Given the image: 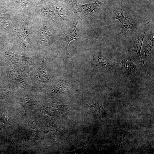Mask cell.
Here are the masks:
<instances>
[{
    "instance_id": "7a4b0ae2",
    "label": "cell",
    "mask_w": 154,
    "mask_h": 154,
    "mask_svg": "<svg viewBox=\"0 0 154 154\" xmlns=\"http://www.w3.org/2000/svg\"><path fill=\"white\" fill-rule=\"evenodd\" d=\"M74 107L70 105H62L48 104L43 105L42 110L45 113L53 116L57 118L64 113L74 110Z\"/></svg>"
},
{
    "instance_id": "6da1fadb",
    "label": "cell",
    "mask_w": 154,
    "mask_h": 154,
    "mask_svg": "<svg viewBox=\"0 0 154 154\" xmlns=\"http://www.w3.org/2000/svg\"><path fill=\"white\" fill-rule=\"evenodd\" d=\"M79 21H72L68 27L63 31L62 36L63 42L67 54L68 55V46L69 43L74 40L78 39L80 37L76 31V27Z\"/></svg>"
},
{
    "instance_id": "8992f818",
    "label": "cell",
    "mask_w": 154,
    "mask_h": 154,
    "mask_svg": "<svg viewBox=\"0 0 154 154\" xmlns=\"http://www.w3.org/2000/svg\"><path fill=\"white\" fill-rule=\"evenodd\" d=\"M46 121L44 126L46 133H49L51 137L55 140L56 133L60 128L58 125L54 124L49 119L46 117Z\"/></svg>"
},
{
    "instance_id": "52a82bcc",
    "label": "cell",
    "mask_w": 154,
    "mask_h": 154,
    "mask_svg": "<svg viewBox=\"0 0 154 154\" xmlns=\"http://www.w3.org/2000/svg\"><path fill=\"white\" fill-rule=\"evenodd\" d=\"M122 64L123 71L127 74H133L136 71L137 66L134 60H127L123 62Z\"/></svg>"
},
{
    "instance_id": "30bf717a",
    "label": "cell",
    "mask_w": 154,
    "mask_h": 154,
    "mask_svg": "<svg viewBox=\"0 0 154 154\" xmlns=\"http://www.w3.org/2000/svg\"><path fill=\"white\" fill-rule=\"evenodd\" d=\"M153 44V37H152L150 39V40L148 41V42L146 44L144 48V52L145 58L146 57L147 55H148L150 53L151 49Z\"/></svg>"
},
{
    "instance_id": "277c9868",
    "label": "cell",
    "mask_w": 154,
    "mask_h": 154,
    "mask_svg": "<svg viewBox=\"0 0 154 154\" xmlns=\"http://www.w3.org/2000/svg\"><path fill=\"white\" fill-rule=\"evenodd\" d=\"M96 66H100L105 68L110 69L113 67H117L119 64L113 62L105 56H99L95 60Z\"/></svg>"
},
{
    "instance_id": "ba28073f",
    "label": "cell",
    "mask_w": 154,
    "mask_h": 154,
    "mask_svg": "<svg viewBox=\"0 0 154 154\" xmlns=\"http://www.w3.org/2000/svg\"><path fill=\"white\" fill-rule=\"evenodd\" d=\"M124 9L122 12H117V16L113 17L114 19H118L120 22L123 29H129L133 27V23L123 15Z\"/></svg>"
},
{
    "instance_id": "5b68a950",
    "label": "cell",
    "mask_w": 154,
    "mask_h": 154,
    "mask_svg": "<svg viewBox=\"0 0 154 154\" xmlns=\"http://www.w3.org/2000/svg\"><path fill=\"white\" fill-rule=\"evenodd\" d=\"M145 35V32L139 34L135 39L133 45V50L134 52L136 53L139 58V60L143 64H144V63H143V61L142 60L140 52L143 39Z\"/></svg>"
},
{
    "instance_id": "9c48e42d",
    "label": "cell",
    "mask_w": 154,
    "mask_h": 154,
    "mask_svg": "<svg viewBox=\"0 0 154 154\" xmlns=\"http://www.w3.org/2000/svg\"><path fill=\"white\" fill-rule=\"evenodd\" d=\"M103 0H96L93 3H88L82 5L84 11L90 13L96 11Z\"/></svg>"
},
{
    "instance_id": "3957f363",
    "label": "cell",
    "mask_w": 154,
    "mask_h": 154,
    "mask_svg": "<svg viewBox=\"0 0 154 154\" xmlns=\"http://www.w3.org/2000/svg\"><path fill=\"white\" fill-rule=\"evenodd\" d=\"M86 107L93 113L98 116H102V117L103 109L102 104L101 102L94 98L86 105Z\"/></svg>"
}]
</instances>
